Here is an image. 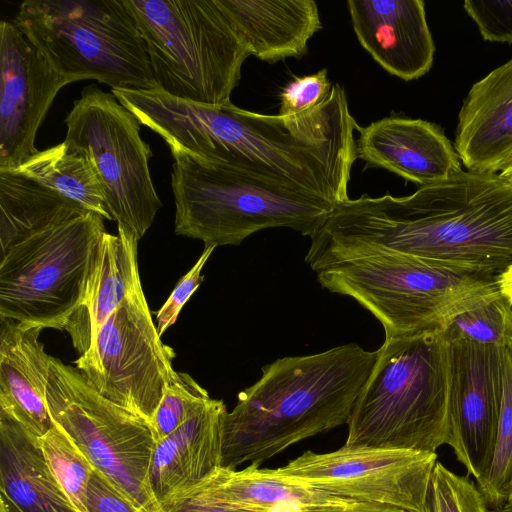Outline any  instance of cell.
<instances>
[{"label":"cell","mask_w":512,"mask_h":512,"mask_svg":"<svg viewBox=\"0 0 512 512\" xmlns=\"http://www.w3.org/2000/svg\"><path fill=\"white\" fill-rule=\"evenodd\" d=\"M86 510L87 512H142L96 470L88 484Z\"/></svg>","instance_id":"35"},{"label":"cell","mask_w":512,"mask_h":512,"mask_svg":"<svg viewBox=\"0 0 512 512\" xmlns=\"http://www.w3.org/2000/svg\"><path fill=\"white\" fill-rule=\"evenodd\" d=\"M174 357L140 289L109 316L92 346L74 363L99 394L149 422L166 385L179 376Z\"/></svg>","instance_id":"12"},{"label":"cell","mask_w":512,"mask_h":512,"mask_svg":"<svg viewBox=\"0 0 512 512\" xmlns=\"http://www.w3.org/2000/svg\"><path fill=\"white\" fill-rule=\"evenodd\" d=\"M332 87L327 69L295 78L283 87L280 93L278 115H300L317 109L328 99Z\"/></svg>","instance_id":"32"},{"label":"cell","mask_w":512,"mask_h":512,"mask_svg":"<svg viewBox=\"0 0 512 512\" xmlns=\"http://www.w3.org/2000/svg\"><path fill=\"white\" fill-rule=\"evenodd\" d=\"M13 171L53 189L104 219L112 220L100 182L89 159L70 149L64 142L38 150Z\"/></svg>","instance_id":"26"},{"label":"cell","mask_w":512,"mask_h":512,"mask_svg":"<svg viewBox=\"0 0 512 512\" xmlns=\"http://www.w3.org/2000/svg\"><path fill=\"white\" fill-rule=\"evenodd\" d=\"M211 399L189 374L179 372L178 378L166 385L163 397L148 422L155 443L198 414Z\"/></svg>","instance_id":"29"},{"label":"cell","mask_w":512,"mask_h":512,"mask_svg":"<svg viewBox=\"0 0 512 512\" xmlns=\"http://www.w3.org/2000/svg\"><path fill=\"white\" fill-rule=\"evenodd\" d=\"M88 210L13 170H0V253Z\"/></svg>","instance_id":"25"},{"label":"cell","mask_w":512,"mask_h":512,"mask_svg":"<svg viewBox=\"0 0 512 512\" xmlns=\"http://www.w3.org/2000/svg\"><path fill=\"white\" fill-rule=\"evenodd\" d=\"M174 231L205 246L239 245L268 228H290L313 237L335 203L313 192L272 183L172 156Z\"/></svg>","instance_id":"6"},{"label":"cell","mask_w":512,"mask_h":512,"mask_svg":"<svg viewBox=\"0 0 512 512\" xmlns=\"http://www.w3.org/2000/svg\"><path fill=\"white\" fill-rule=\"evenodd\" d=\"M488 512H512V511L508 510L504 507H500V508H489Z\"/></svg>","instance_id":"42"},{"label":"cell","mask_w":512,"mask_h":512,"mask_svg":"<svg viewBox=\"0 0 512 512\" xmlns=\"http://www.w3.org/2000/svg\"><path fill=\"white\" fill-rule=\"evenodd\" d=\"M185 494L261 512L338 497L278 476L273 469L260 468L259 464L242 470L219 467L196 485L172 496Z\"/></svg>","instance_id":"24"},{"label":"cell","mask_w":512,"mask_h":512,"mask_svg":"<svg viewBox=\"0 0 512 512\" xmlns=\"http://www.w3.org/2000/svg\"><path fill=\"white\" fill-rule=\"evenodd\" d=\"M448 335V334H447ZM449 445L475 480L492 461L504 391L507 348L450 336Z\"/></svg>","instance_id":"14"},{"label":"cell","mask_w":512,"mask_h":512,"mask_svg":"<svg viewBox=\"0 0 512 512\" xmlns=\"http://www.w3.org/2000/svg\"><path fill=\"white\" fill-rule=\"evenodd\" d=\"M104 218L92 211L0 253V319L63 330L83 308Z\"/></svg>","instance_id":"9"},{"label":"cell","mask_w":512,"mask_h":512,"mask_svg":"<svg viewBox=\"0 0 512 512\" xmlns=\"http://www.w3.org/2000/svg\"><path fill=\"white\" fill-rule=\"evenodd\" d=\"M46 404L54 424L142 512H162L149 485L155 441L147 421L99 394L71 365L51 356Z\"/></svg>","instance_id":"10"},{"label":"cell","mask_w":512,"mask_h":512,"mask_svg":"<svg viewBox=\"0 0 512 512\" xmlns=\"http://www.w3.org/2000/svg\"><path fill=\"white\" fill-rule=\"evenodd\" d=\"M67 84L12 20L1 21L0 170H14L38 151L37 131Z\"/></svg>","instance_id":"15"},{"label":"cell","mask_w":512,"mask_h":512,"mask_svg":"<svg viewBox=\"0 0 512 512\" xmlns=\"http://www.w3.org/2000/svg\"><path fill=\"white\" fill-rule=\"evenodd\" d=\"M0 493L20 512H77L37 436L0 411Z\"/></svg>","instance_id":"22"},{"label":"cell","mask_w":512,"mask_h":512,"mask_svg":"<svg viewBox=\"0 0 512 512\" xmlns=\"http://www.w3.org/2000/svg\"><path fill=\"white\" fill-rule=\"evenodd\" d=\"M160 506L162 512H261L193 494L171 496L163 501Z\"/></svg>","instance_id":"37"},{"label":"cell","mask_w":512,"mask_h":512,"mask_svg":"<svg viewBox=\"0 0 512 512\" xmlns=\"http://www.w3.org/2000/svg\"><path fill=\"white\" fill-rule=\"evenodd\" d=\"M145 43L157 89L211 106L230 96L251 56L218 0H123Z\"/></svg>","instance_id":"7"},{"label":"cell","mask_w":512,"mask_h":512,"mask_svg":"<svg viewBox=\"0 0 512 512\" xmlns=\"http://www.w3.org/2000/svg\"><path fill=\"white\" fill-rule=\"evenodd\" d=\"M12 22L69 83L93 79L111 89L157 88L123 0H27Z\"/></svg>","instance_id":"8"},{"label":"cell","mask_w":512,"mask_h":512,"mask_svg":"<svg viewBox=\"0 0 512 512\" xmlns=\"http://www.w3.org/2000/svg\"><path fill=\"white\" fill-rule=\"evenodd\" d=\"M356 130V158L366 167L386 169L420 187L462 170L455 148L431 122L390 116Z\"/></svg>","instance_id":"16"},{"label":"cell","mask_w":512,"mask_h":512,"mask_svg":"<svg viewBox=\"0 0 512 512\" xmlns=\"http://www.w3.org/2000/svg\"><path fill=\"white\" fill-rule=\"evenodd\" d=\"M0 512H20L18 508L3 494L0 493Z\"/></svg>","instance_id":"40"},{"label":"cell","mask_w":512,"mask_h":512,"mask_svg":"<svg viewBox=\"0 0 512 512\" xmlns=\"http://www.w3.org/2000/svg\"><path fill=\"white\" fill-rule=\"evenodd\" d=\"M454 148L471 172L498 173L512 157V59L470 89Z\"/></svg>","instance_id":"18"},{"label":"cell","mask_w":512,"mask_h":512,"mask_svg":"<svg viewBox=\"0 0 512 512\" xmlns=\"http://www.w3.org/2000/svg\"><path fill=\"white\" fill-rule=\"evenodd\" d=\"M251 55L274 63L300 58L321 28L313 0H218Z\"/></svg>","instance_id":"21"},{"label":"cell","mask_w":512,"mask_h":512,"mask_svg":"<svg viewBox=\"0 0 512 512\" xmlns=\"http://www.w3.org/2000/svg\"><path fill=\"white\" fill-rule=\"evenodd\" d=\"M380 253L497 277L512 264V187L498 173L461 170L409 196L347 199L311 237L305 262L316 271Z\"/></svg>","instance_id":"2"},{"label":"cell","mask_w":512,"mask_h":512,"mask_svg":"<svg viewBox=\"0 0 512 512\" xmlns=\"http://www.w3.org/2000/svg\"><path fill=\"white\" fill-rule=\"evenodd\" d=\"M450 336H461L480 344L512 347V304L502 295L460 314L447 329Z\"/></svg>","instance_id":"30"},{"label":"cell","mask_w":512,"mask_h":512,"mask_svg":"<svg viewBox=\"0 0 512 512\" xmlns=\"http://www.w3.org/2000/svg\"><path fill=\"white\" fill-rule=\"evenodd\" d=\"M500 294L512 304V264L497 276Z\"/></svg>","instance_id":"38"},{"label":"cell","mask_w":512,"mask_h":512,"mask_svg":"<svg viewBox=\"0 0 512 512\" xmlns=\"http://www.w3.org/2000/svg\"><path fill=\"white\" fill-rule=\"evenodd\" d=\"M463 6L485 40L512 43V0H466Z\"/></svg>","instance_id":"33"},{"label":"cell","mask_w":512,"mask_h":512,"mask_svg":"<svg viewBox=\"0 0 512 512\" xmlns=\"http://www.w3.org/2000/svg\"><path fill=\"white\" fill-rule=\"evenodd\" d=\"M489 507L469 475L460 476L441 462L432 470L424 512H488Z\"/></svg>","instance_id":"31"},{"label":"cell","mask_w":512,"mask_h":512,"mask_svg":"<svg viewBox=\"0 0 512 512\" xmlns=\"http://www.w3.org/2000/svg\"><path fill=\"white\" fill-rule=\"evenodd\" d=\"M328 291L356 300L385 337L442 330L497 297V277L396 253L353 257L317 269Z\"/></svg>","instance_id":"5"},{"label":"cell","mask_w":512,"mask_h":512,"mask_svg":"<svg viewBox=\"0 0 512 512\" xmlns=\"http://www.w3.org/2000/svg\"><path fill=\"white\" fill-rule=\"evenodd\" d=\"M378 351L356 343L286 356L238 394L221 420V467L260 464L289 446L347 424Z\"/></svg>","instance_id":"3"},{"label":"cell","mask_w":512,"mask_h":512,"mask_svg":"<svg viewBox=\"0 0 512 512\" xmlns=\"http://www.w3.org/2000/svg\"><path fill=\"white\" fill-rule=\"evenodd\" d=\"M502 507L512 511V490L508 496V499H507L505 505Z\"/></svg>","instance_id":"41"},{"label":"cell","mask_w":512,"mask_h":512,"mask_svg":"<svg viewBox=\"0 0 512 512\" xmlns=\"http://www.w3.org/2000/svg\"><path fill=\"white\" fill-rule=\"evenodd\" d=\"M272 512H409L403 508L360 502L342 497H335L327 501L306 503L276 509Z\"/></svg>","instance_id":"36"},{"label":"cell","mask_w":512,"mask_h":512,"mask_svg":"<svg viewBox=\"0 0 512 512\" xmlns=\"http://www.w3.org/2000/svg\"><path fill=\"white\" fill-rule=\"evenodd\" d=\"M215 248L205 246L196 263L182 276L168 299L156 312V328L160 336L176 322L182 307L202 283V269Z\"/></svg>","instance_id":"34"},{"label":"cell","mask_w":512,"mask_h":512,"mask_svg":"<svg viewBox=\"0 0 512 512\" xmlns=\"http://www.w3.org/2000/svg\"><path fill=\"white\" fill-rule=\"evenodd\" d=\"M38 439L52 473L77 512H87L86 495L94 467L56 424Z\"/></svg>","instance_id":"28"},{"label":"cell","mask_w":512,"mask_h":512,"mask_svg":"<svg viewBox=\"0 0 512 512\" xmlns=\"http://www.w3.org/2000/svg\"><path fill=\"white\" fill-rule=\"evenodd\" d=\"M498 175L500 176L501 179H503L507 184H509L512 187V157L498 172Z\"/></svg>","instance_id":"39"},{"label":"cell","mask_w":512,"mask_h":512,"mask_svg":"<svg viewBox=\"0 0 512 512\" xmlns=\"http://www.w3.org/2000/svg\"><path fill=\"white\" fill-rule=\"evenodd\" d=\"M113 94L166 142L172 156L313 192L336 205L349 199L358 124L339 84L320 107L293 116L196 103L157 88Z\"/></svg>","instance_id":"1"},{"label":"cell","mask_w":512,"mask_h":512,"mask_svg":"<svg viewBox=\"0 0 512 512\" xmlns=\"http://www.w3.org/2000/svg\"><path fill=\"white\" fill-rule=\"evenodd\" d=\"M436 462V453L344 445L328 453L305 451L273 472L329 495L424 512Z\"/></svg>","instance_id":"13"},{"label":"cell","mask_w":512,"mask_h":512,"mask_svg":"<svg viewBox=\"0 0 512 512\" xmlns=\"http://www.w3.org/2000/svg\"><path fill=\"white\" fill-rule=\"evenodd\" d=\"M226 410L222 400L211 399L198 414L155 443L149 485L159 505L221 467V420Z\"/></svg>","instance_id":"20"},{"label":"cell","mask_w":512,"mask_h":512,"mask_svg":"<svg viewBox=\"0 0 512 512\" xmlns=\"http://www.w3.org/2000/svg\"><path fill=\"white\" fill-rule=\"evenodd\" d=\"M42 330L0 319V411L38 438L54 424L46 404L51 356L39 340Z\"/></svg>","instance_id":"19"},{"label":"cell","mask_w":512,"mask_h":512,"mask_svg":"<svg viewBox=\"0 0 512 512\" xmlns=\"http://www.w3.org/2000/svg\"><path fill=\"white\" fill-rule=\"evenodd\" d=\"M138 241L137 236L122 225H117L116 235L107 231L103 234L85 304L69 324L85 314V318L70 332L79 356L92 346L99 329L123 301L142 289L137 260Z\"/></svg>","instance_id":"23"},{"label":"cell","mask_w":512,"mask_h":512,"mask_svg":"<svg viewBox=\"0 0 512 512\" xmlns=\"http://www.w3.org/2000/svg\"><path fill=\"white\" fill-rule=\"evenodd\" d=\"M362 47L388 73L405 81L431 68L435 46L421 0H348Z\"/></svg>","instance_id":"17"},{"label":"cell","mask_w":512,"mask_h":512,"mask_svg":"<svg viewBox=\"0 0 512 512\" xmlns=\"http://www.w3.org/2000/svg\"><path fill=\"white\" fill-rule=\"evenodd\" d=\"M348 421V447L436 453L450 437L446 331L385 337Z\"/></svg>","instance_id":"4"},{"label":"cell","mask_w":512,"mask_h":512,"mask_svg":"<svg viewBox=\"0 0 512 512\" xmlns=\"http://www.w3.org/2000/svg\"><path fill=\"white\" fill-rule=\"evenodd\" d=\"M476 482L489 508L505 505L512 490V347L505 352L504 391L492 461Z\"/></svg>","instance_id":"27"},{"label":"cell","mask_w":512,"mask_h":512,"mask_svg":"<svg viewBox=\"0 0 512 512\" xmlns=\"http://www.w3.org/2000/svg\"><path fill=\"white\" fill-rule=\"evenodd\" d=\"M64 122L63 142L89 159L112 220L140 240L162 207L148 165L153 153L140 136V121L113 93L90 84Z\"/></svg>","instance_id":"11"}]
</instances>
